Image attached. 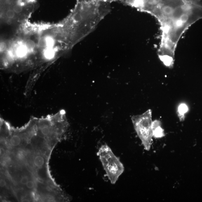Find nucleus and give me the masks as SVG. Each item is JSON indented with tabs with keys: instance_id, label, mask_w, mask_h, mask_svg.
<instances>
[{
	"instance_id": "f8f14e48",
	"label": "nucleus",
	"mask_w": 202,
	"mask_h": 202,
	"mask_svg": "<svg viewBox=\"0 0 202 202\" xmlns=\"http://www.w3.org/2000/svg\"><path fill=\"white\" fill-rule=\"evenodd\" d=\"M14 11L16 13H20L22 10V8L20 5H16L14 7Z\"/></svg>"
},
{
	"instance_id": "ddd939ff",
	"label": "nucleus",
	"mask_w": 202,
	"mask_h": 202,
	"mask_svg": "<svg viewBox=\"0 0 202 202\" xmlns=\"http://www.w3.org/2000/svg\"><path fill=\"white\" fill-rule=\"evenodd\" d=\"M6 14L8 18H12L15 16V12L12 10H9L7 11Z\"/></svg>"
},
{
	"instance_id": "1a4fd4ad",
	"label": "nucleus",
	"mask_w": 202,
	"mask_h": 202,
	"mask_svg": "<svg viewBox=\"0 0 202 202\" xmlns=\"http://www.w3.org/2000/svg\"><path fill=\"white\" fill-rule=\"evenodd\" d=\"M35 43L34 42L31 40H28L26 42V46L27 49L32 50L35 47Z\"/></svg>"
},
{
	"instance_id": "2eb2a0df",
	"label": "nucleus",
	"mask_w": 202,
	"mask_h": 202,
	"mask_svg": "<svg viewBox=\"0 0 202 202\" xmlns=\"http://www.w3.org/2000/svg\"><path fill=\"white\" fill-rule=\"evenodd\" d=\"M46 45L48 46H51L53 44V39L51 38H47L46 40Z\"/></svg>"
},
{
	"instance_id": "39448f33",
	"label": "nucleus",
	"mask_w": 202,
	"mask_h": 202,
	"mask_svg": "<svg viewBox=\"0 0 202 202\" xmlns=\"http://www.w3.org/2000/svg\"><path fill=\"white\" fill-rule=\"evenodd\" d=\"M34 163L36 167H38V168H41L44 164V158L41 156H36L34 158Z\"/></svg>"
},
{
	"instance_id": "4468645a",
	"label": "nucleus",
	"mask_w": 202,
	"mask_h": 202,
	"mask_svg": "<svg viewBox=\"0 0 202 202\" xmlns=\"http://www.w3.org/2000/svg\"><path fill=\"white\" fill-rule=\"evenodd\" d=\"M28 178L27 176H23L22 177L20 180V182L22 184H26L28 182Z\"/></svg>"
},
{
	"instance_id": "f3484780",
	"label": "nucleus",
	"mask_w": 202,
	"mask_h": 202,
	"mask_svg": "<svg viewBox=\"0 0 202 202\" xmlns=\"http://www.w3.org/2000/svg\"><path fill=\"white\" fill-rule=\"evenodd\" d=\"M6 43L4 42H2L1 43V51L3 52L6 50Z\"/></svg>"
},
{
	"instance_id": "f03ea898",
	"label": "nucleus",
	"mask_w": 202,
	"mask_h": 202,
	"mask_svg": "<svg viewBox=\"0 0 202 202\" xmlns=\"http://www.w3.org/2000/svg\"><path fill=\"white\" fill-rule=\"evenodd\" d=\"M131 120L134 128L144 149L146 151H149L153 137L151 110H148L142 114L132 116Z\"/></svg>"
},
{
	"instance_id": "0eeeda50",
	"label": "nucleus",
	"mask_w": 202,
	"mask_h": 202,
	"mask_svg": "<svg viewBox=\"0 0 202 202\" xmlns=\"http://www.w3.org/2000/svg\"><path fill=\"white\" fill-rule=\"evenodd\" d=\"M21 140L20 137L17 135H14L10 139V143L11 145L13 146H18L21 143Z\"/></svg>"
},
{
	"instance_id": "f257e3e1",
	"label": "nucleus",
	"mask_w": 202,
	"mask_h": 202,
	"mask_svg": "<svg viewBox=\"0 0 202 202\" xmlns=\"http://www.w3.org/2000/svg\"><path fill=\"white\" fill-rule=\"evenodd\" d=\"M97 154L111 183L115 184L124 172L123 164L107 144L101 146Z\"/></svg>"
},
{
	"instance_id": "9d476101",
	"label": "nucleus",
	"mask_w": 202,
	"mask_h": 202,
	"mask_svg": "<svg viewBox=\"0 0 202 202\" xmlns=\"http://www.w3.org/2000/svg\"><path fill=\"white\" fill-rule=\"evenodd\" d=\"M16 156L17 159L20 160H22L25 157V155L23 151H20L17 152Z\"/></svg>"
},
{
	"instance_id": "6ab92c4d",
	"label": "nucleus",
	"mask_w": 202,
	"mask_h": 202,
	"mask_svg": "<svg viewBox=\"0 0 202 202\" xmlns=\"http://www.w3.org/2000/svg\"><path fill=\"white\" fill-rule=\"evenodd\" d=\"M6 182H5V181L3 179H1V182H0V185H1V187H4L6 185Z\"/></svg>"
},
{
	"instance_id": "a211bd4d",
	"label": "nucleus",
	"mask_w": 202,
	"mask_h": 202,
	"mask_svg": "<svg viewBox=\"0 0 202 202\" xmlns=\"http://www.w3.org/2000/svg\"><path fill=\"white\" fill-rule=\"evenodd\" d=\"M5 153H6V152H5L4 149L1 147V149H0V155H1V156H4Z\"/></svg>"
},
{
	"instance_id": "20e7f679",
	"label": "nucleus",
	"mask_w": 202,
	"mask_h": 202,
	"mask_svg": "<svg viewBox=\"0 0 202 202\" xmlns=\"http://www.w3.org/2000/svg\"><path fill=\"white\" fill-rule=\"evenodd\" d=\"M153 128V137L156 138H162L165 136L164 130L161 127V125L154 127Z\"/></svg>"
},
{
	"instance_id": "7ed1b4c3",
	"label": "nucleus",
	"mask_w": 202,
	"mask_h": 202,
	"mask_svg": "<svg viewBox=\"0 0 202 202\" xmlns=\"http://www.w3.org/2000/svg\"><path fill=\"white\" fill-rule=\"evenodd\" d=\"M188 111V108L186 104H181L179 106L177 111V115L180 121H184L185 119V115Z\"/></svg>"
},
{
	"instance_id": "423d86ee",
	"label": "nucleus",
	"mask_w": 202,
	"mask_h": 202,
	"mask_svg": "<svg viewBox=\"0 0 202 202\" xmlns=\"http://www.w3.org/2000/svg\"><path fill=\"white\" fill-rule=\"evenodd\" d=\"M27 49L26 46H21L19 47L17 50V56L21 58L25 56L27 53Z\"/></svg>"
},
{
	"instance_id": "6e6552de",
	"label": "nucleus",
	"mask_w": 202,
	"mask_h": 202,
	"mask_svg": "<svg viewBox=\"0 0 202 202\" xmlns=\"http://www.w3.org/2000/svg\"><path fill=\"white\" fill-rule=\"evenodd\" d=\"M55 51L52 49H48L45 50L44 55L46 59H51L53 58L55 55Z\"/></svg>"
},
{
	"instance_id": "9b49d317",
	"label": "nucleus",
	"mask_w": 202,
	"mask_h": 202,
	"mask_svg": "<svg viewBox=\"0 0 202 202\" xmlns=\"http://www.w3.org/2000/svg\"><path fill=\"white\" fill-rule=\"evenodd\" d=\"M41 132L43 135H48L50 133V129L47 126L43 127L41 129Z\"/></svg>"
},
{
	"instance_id": "dca6fc26",
	"label": "nucleus",
	"mask_w": 202,
	"mask_h": 202,
	"mask_svg": "<svg viewBox=\"0 0 202 202\" xmlns=\"http://www.w3.org/2000/svg\"><path fill=\"white\" fill-rule=\"evenodd\" d=\"M26 186L29 189H32L34 187V184L32 181H29L26 184Z\"/></svg>"
}]
</instances>
